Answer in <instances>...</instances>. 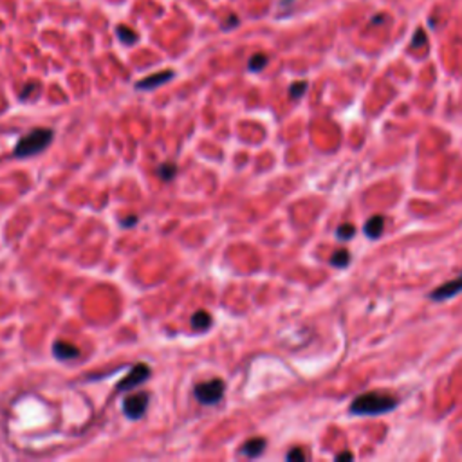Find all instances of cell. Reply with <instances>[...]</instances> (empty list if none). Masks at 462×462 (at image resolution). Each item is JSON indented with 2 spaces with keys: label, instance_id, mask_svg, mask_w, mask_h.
<instances>
[{
  "label": "cell",
  "instance_id": "obj_16",
  "mask_svg": "<svg viewBox=\"0 0 462 462\" xmlns=\"http://www.w3.org/2000/svg\"><path fill=\"white\" fill-rule=\"evenodd\" d=\"M356 233V228L352 224H342L340 228H338V238H342V240H347V238H352Z\"/></svg>",
  "mask_w": 462,
  "mask_h": 462
},
{
  "label": "cell",
  "instance_id": "obj_13",
  "mask_svg": "<svg viewBox=\"0 0 462 462\" xmlns=\"http://www.w3.org/2000/svg\"><path fill=\"white\" fill-rule=\"evenodd\" d=\"M175 173H177V164L175 163H164L157 168V175L164 181H172L175 177Z\"/></svg>",
  "mask_w": 462,
  "mask_h": 462
},
{
  "label": "cell",
  "instance_id": "obj_17",
  "mask_svg": "<svg viewBox=\"0 0 462 462\" xmlns=\"http://www.w3.org/2000/svg\"><path fill=\"white\" fill-rule=\"evenodd\" d=\"M305 89H307V83H305V82H296V83H293V85H291V89H289L291 98H293V100H298V98H302L303 92H305Z\"/></svg>",
  "mask_w": 462,
  "mask_h": 462
},
{
  "label": "cell",
  "instance_id": "obj_20",
  "mask_svg": "<svg viewBox=\"0 0 462 462\" xmlns=\"http://www.w3.org/2000/svg\"><path fill=\"white\" fill-rule=\"evenodd\" d=\"M426 43V35H424V31L423 29H417L415 31V36H414V47H417V45H424Z\"/></svg>",
  "mask_w": 462,
  "mask_h": 462
},
{
  "label": "cell",
  "instance_id": "obj_14",
  "mask_svg": "<svg viewBox=\"0 0 462 462\" xmlns=\"http://www.w3.org/2000/svg\"><path fill=\"white\" fill-rule=\"evenodd\" d=\"M266 65H268V56L266 54H253L249 63H247V69L253 71V73H260Z\"/></svg>",
  "mask_w": 462,
  "mask_h": 462
},
{
  "label": "cell",
  "instance_id": "obj_7",
  "mask_svg": "<svg viewBox=\"0 0 462 462\" xmlns=\"http://www.w3.org/2000/svg\"><path fill=\"white\" fill-rule=\"evenodd\" d=\"M172 78H173V71H161V73L152 74V76H147V78H143L141 82H138L136 83V89H139V91L157 89V87H161L163 83L170 82Z\"/></svg>",
  "mask_w": 462,
  "mask_h": 462
},
{
  "label": "cell",
  "instance_id": "obj_22",
  "mask_svg": "<svg viewBox=\"0 0 462 462\" xmlns=\"http://www.w3.org/2000/svg\"><path fill=\"white\" fill-rule=\"evenodd\" d=\"M138 217L136 215H130V219H125V221H121V224L125 226V228H130V226H134V224H138Z\"/></svg>",
  "mask_w": 462,
  "mask_h": 462
},
{
  "label": "cell",
  "instance_id": "obj_19",
  "mask_svg": "<svg viewBox=\"0 0 462 462\" xmlns=\"http://www.w3.org/2000/svg\"><path fill=\"white\" fill-rule=\"evenodd\" d=\"M36 87H38V85H36L35 82L27 83V85H26V89H24V91L20 92V100H27V98H29V96L36 91Z\"/></svg>",
  "mask_w": 462,
  "mask_h": 462
},
{
  "label": "cell",
  "instance_id": "obj_9",
  "mask_svg": "<svg viewBox=\"0 0 462 462\" xmlns=\"http://www.w3.org/2000/svg\"><path fill=\"white\" fill-rule=\"evenodd\" d=\"M266 448V439L262 437H255V439H249L247 442H244L240 448V453L246 455V457L253 458V457H258L260 453L263 451Z\"/></svg>",
  "mask_w": 462,
  "mask_h": 462
},
{
  "label": "cell",
  "instance_id": "obj_5",
  "mask_svg": "<svg viewBox=\"0 0 462 462\" xmlns=\"http://www.w3.org/2000/svg\"><path fill=\"white\" fill-rule=\"evenodd\" d=\"M148 377H150V368H148L147 365L139 363V365H136V367L130 370L128 376L117 384L116 390L117 392H128V390H132V388H138L139 384L145 383Z\"/></svg>",
  "mask_w": 462,
  "mask_h": 462
},
{
  "label": "cell",
  "instance_id": "obj_6",
  "mask_svg": "<svg viewBox=\"0 0 462 462\" xmlns=\"http://www.w3.org/2000/svg\"><path fill=\"white\" fill-rule=\"evenodd\" d=\"M458 293H462V273L455 278V280H449V282H446V284L439 285V287L430 294V298L435 300V302H444V300L457 296Z\"/></svg>",
  "mask_w": 462,
  "mask_h": 462
},
{
  "label": "cell",
  "instance_id": "obj_2",
  "mask_svg": "<svg viewBox=\"0 0 462 462\" xmlns=\"http://www.w3.org/2000/svg\"><path fill=\"white\" fill-rule=\"evenodd\" d=\"M52 139H54V132L51 128H33L24 138L18 139L17 147H15V157L27 159V157L36 156L51 145Z\"/></svg>",
  "mask_w": 462,
  "mask_h": 462
},
{
  "label": "cell",
  "instance_id": "obj_21",
  "mask_svg": "<svg viewBox=\"0 0 462 462\" xmlns=\"http://www.w3.org/2000/svg\"><path fill=\"white\" fill-rule=\"evenodd\" d=\"M228 24H222V29L224 31H228V29H233V27H237L238 26V18L235 17V15H231V17L228 18Z\"/></svg>",
  "mask_w": 462,
  "mask_h": 462
},
{
  "label": "cell",
  "instance_id": "obj_10",
  "mask_svg": "<svg viewBox=\"0 0 462 462\" xmlns=\"http://www.w3.org/2000/svg\"><path fill=\"white\" fill-rule=\"evenodd\" d=\"M383 229H384V217L374 215V217H370L367 221V224H365V235H367L368 238H377V237H381Z\"/></svg>",
  "mask_w": 462,
  "mask_h": 462
},
{
  "label": "cell",
  "instance_id": "obj_4",
  "mask_svg": "<svg viewBox=\"0 0 462 462\" xmlns=\"http://www.w3.org/2000/svg\"><path fill=\"white\" fill-rule=\"evenodd\" d=\"M148 403H150V393L148 392L132 393V395L125 398V401H123V414L132 421L141 419L148 408Z\"/></svg>",
  "mask_w": 462,
  "mask_h": 462
},
{
  "label": "cell",
  "instance_id": "obj_23",
  "mask_svg": "<svg viewBox=\"0 0 462 462\" xmlns=\"http://www.w3.org/2000/svg\"><path fill=\"white\" fill-rule=\"evenodd\" d=\"M350 458H352V453H349V451H347V453L338 455V457H336V460H350Z\"/></svg>",
  "mask_w": 462,
  "mask_h": 462
},
{
  "label": "cell",
  "instance_id": "obj_3",
  "mask_svg": "<svg viewBox=\"0 0 462 462\" xmlns=\"http://www.w3.org/2000/svg\"><path fill=\"white\" fill-rule=\"evenodd\" d=\"M224 390L226 384L222 379H210L204 381V383L195 384L193 393L195 399L201 403V405H215L224 398Z\"/></svg>",
  "mask_w": 462,
  "mask_h": 462
},
{
  "label": "cell",
  "instance_id": "obj_1",
  "mask_svg": "<svg viewBox=\"0 0 462 462\" xmlns=\"http://www.w3.org/2000/svg\"><path fill=\"white\" fill-rule=\"evenodd\" d=\"M399 405V399L386 392H367L361 393L350 405V414L354 415H381L393 410Z\"/></svg>",
  "mask_w": 462,
  "mask_h": 462
},
{
  "label": "cell",
  "instance_id": "obj_18",
  "mask_svg": "<svg viewBox=\"0 0 462 462\" xmlns=\"http://www.w3.org/2000/svg\"><path fill=\"white\" fill-rule=\"evenodd\" d=\"M305 458V453L302 451V448H293L287 453V460H303Z\"/></svg>",
  "mask_w": 462,
  "mask_h": 462
},
{
  "label": "cell",
  "instance_id": "obj_11",
  "mask_svg": "<svg viewBox=\"0 0 462 462\" xmlns=\"http://www.w3.org/2000/svg\"><path fill=\"white\" fill-rule=\"evenodd\" d=\"M213 320H212V314H208L206 311H197L193 316H191V327L193 331L197 333H204L208 328L212 327Z\"/></svg>",
  "mask_w": 462,
  "mask_h": 462
},
{
  "label": "cell",
  "instance_id": "obj_12",
  "mask_svg": "<svg viewBox=\"0 0 462 462\" xmlns=\"http://www.w3.org/2000/svg\"><path fill=\"white\" fill-rule=\"evenodd\" d=\"M116 33H117V36H119V40L125 45H134L136 42H138V33L136 31H132L130 27H126V26H117L116 27Z\"/></svg>",
  "mask_w": 462,
  "mask_h": 462
},
{
  "label": "cell",
  "instance_id": "obj_15",
  "mask_svg": "<svg viewBox=\"0 0 462 462\" xmlns=\"http://www.w3.org/2000/svg\"><path fill=\"white\" fill-rule=\"evenodd\" d=\"M349 251L347 249H338L333 253V256H331V263L333 266H336V268H345L347 263H349Z\"/></svg>",
  "mask_w": 462,
  "mask_h": 462
},
{
  "label": "cell",
  "instance_id": "obj_8",
  "mask_svg": "<svg viewBox=\"0 0 462 462\" xmlns=\"http://www.w3.org/2000/svg\"><path fill=\"white\" fill-rule=\"evenodd\" d=\"M52 354L60 361H73L80 356V349L69 342H56L52 347Z\"/></svg>",
  "mask_w": 462,
  "mask_h": 462
}]
</instances>
